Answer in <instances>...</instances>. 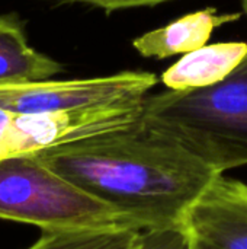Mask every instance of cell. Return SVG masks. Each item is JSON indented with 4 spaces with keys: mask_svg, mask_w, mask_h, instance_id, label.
Returning <instances> with one entry per match:
<instances>
[{
    "mask_svg": "<svg viewBox=\"0 0 247 249\" xmlns=\"http://www.w3.org/2000/svg\"><path fill=\"white\" fill-rule=\"evenodd\" d=\"M35 155L141 231L153 232L182 229L189 209L220 175L143 121Z\"/></svg>",
    "mask_w": 247,
    "mask_h": 249,
    "instance_id": "1",
    "label": "cell"
},
{
    "mask_svg": "<svg viewBox=\"0 0 247 249\" xmlns=\"http://www.w3.org/2000/svg\"><path fill=\"white\" fill-rule=\"evenodd\" d=\"M141 121L220 175L247 165V54L214 86L147 95Z\"/></svg>",
    "mask_w": 247,
    "mask_h": 249,
    "instance_id": "2",
    "label": "cell"
},
{
    "mask_svg": "<svg viewBox=\"0 0 247 249\" xmlns=\"http://www.w3.org/2000/svg\"><path fill=\"white\" fill-rule=\"evenodd\" d=\"M0 219L33 225L42 232L140 229L48 168L35 153L0 158Z\"/></svg>",
    "mask_w": 247,
    "mask_h": 249,
    "instance_id": "3",
    "label": "cell"
},
{
    "mask_svg": "<svg viewBox=\"0 0 247 249\" xmlns=\"http://www.w3.org/2000/svg\"><path fill=\"white\" fill-rule=\"evenodd\" d=\"M146 96L131 95L99 105L44 114L0 109V158L35 153L132 127L141 121Z\"/></svg>",
    "mask_w": 247,
    "mask_h": 249,
    "instance_id": "4",
    "label": "cell"
},
{
    "mask_svg": "<svg viewBox=\"0 0 247 249\" xmlns=\"http://www.w3.org/2000/svg\"><path fill=\"white\" fill-rule=\"evenodd\" d=\"M156 85L157 76L141 70H125L93 79L1 85L0 109L13 114L67 111L112 102L131 95H148Z\"/></svg>",
    "mask_w": 247,
    "mask_h": 249,
    "instance_id": "5",
    "label": "cell"
},
{
    "mask_svg": "<svg viewBox=\"0 0 247 249\" xmlns=\"http://www.w3.org/2000/svg\"><path fill=\"white\" fill-rule=\"evenodd\" d=\"M188 249H247V184L218 175L185 216Z\"/></svg>",
    "mask_w": 247,
    "mask_h": 249,
    "instance_id": "6",
    "label": "cell"
},
{
    "mask_svg": "<svg viewBox=\"0 0 247 249\" xmlns=\"http://www.w3.org/2000/svg\"><path fill=\"white\" fill-rule=\"evenodd\" d=\"M215 9H202L185 15L162 28L143 34L132 41L134 50L146 57L163 60L175 54H188L205 47L215 28L236 22L242 12L215 13Z\"/></svg>",
    "mask_w": 247,
    "mask_h": 249,
    "instance_id": "7",
    "label": "cell"
},
{
    "mask_svg": "<svg viewBox=\"0 0 247 249\" xmlns=\"http://www.w3.org/2000/svg\"><path fill=\"white\" fill-rule=\"evenodd\" d=\"M247 54L246 42H218L185 54L162 74L169 90H191L223 82Z\"/></svg>",
    "mask_w": 247,
    "mask_h": 249,
    "instance_id": "8",
    "label": "cell"
},
{
    "mask_svg": "<svg viewBox=\"0 0 247 249\" xmlns=\"http://www.w3.org/2000/svg\"><path fill=\"white\" fill-rule=\"evenodd\" d=\"M63 64L29 45L16 13L0 15V86L49 80Z\"/></svg>",
    "mask_w": 247,
    "mask_h": 249,
    "instance_id": "9",
    "label": "cell"
},
{
    "mask_svg": "<svg viewBox=\"0 0 247 249\" xmlns=\"http://www.w3.org/2000/svg\"><path fill=\"white\" fill-rule=\"evenodd\" d=\"M143 238L144 231L134 228L57 231L42 232L25 249H137Z\"/></svg>",
    "mask_w": 247,
    "mask_h": 249,
    "instance_id": "10",
    "label": "cell"
},
{
    "mask_svg": "<svg viewBox=\"0 0 247 249\" xmlns=\"http://www.w3.org/2000/svg\"><path fill=\"white\" fill-rule=\"evenodd\" d=\"M60 3H83L103 9L106 13L122 10V9H132V7H153L162 3L173 1V0H57Z\"/></svg>",
    "mask_w": 247,
    "mask_h": 249,
    "instance_id": "11",
    "label": "cell"
},
{
    "mask_svg": "<svg viewBox=\"0 0 247 249\" xmlns=\"http://www.w3.org/2000/svg\"><path fill=\"white\" fill-rule=\"evenodd\" d=\"M242 9H243V13H246L247 16V0H242Z\"/></svg>",
    "mask_w": 247,
    "mask_h": 249,
    "instance_id": "12",
    "label": "cell"
}]
</instances>
